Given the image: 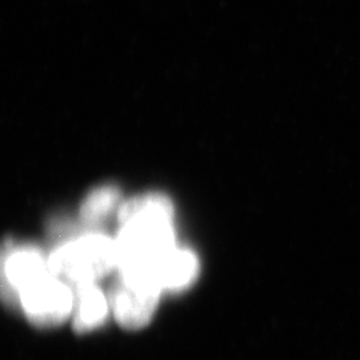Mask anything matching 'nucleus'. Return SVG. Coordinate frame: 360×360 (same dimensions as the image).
<instances>
[{
  "mask_svg": "<svg viewBox=\"0 0 360 360\" xmlns=\"http://www.w3.org/2000/svg\"><path fill=\"white\" fill-rule=\"evenodd\" d=\"M115 243L120 276L158 285L159 269L176 248L172 218L162 214L133 218L122 225Z\"/></svg>",
  "mask_w": 360,
  "mask_h": 360,
  "instance_id": "1",
  "label": "nucleus"
},
{
  "mask_svg": "<svg viewBox=\"0 0 360 360\" xmlns=\"http://www.w3.org/2000/svg\"><path fill=\"white\" fill-rule=\"evenodd\" d=\"M115 269H118L116 243L98 233L69 241L48 259L51 274L69 285L95 283Z\"/></svg>",
  "mask_w": 360,
  "mask_h": 360,
  "instance_id": "2",
  "label": "nucleus"
},
{
  "mask_svg": "<svg viewBox=\"0 0 360 360\" xmlns=\"http://www.w3.org/2000/svg\"><path fill=\"white\" fill-rule=\"evenodd\" d=\"M18 297L28 320L41 328L60 326L72 315V287L51 273L21 289Z\"/></svg>",
  "mask_w": 360,
  "mask_h": 360,
  "instance_id": "3",
  "label": "nucleus"
},
{
  "mask_svg": "<svg viewBox=\"0 0 360 360\" xmlns=\"http://www.w3.org/2000/svg\"><path fill=\"white\" fill-rule=\"evenodd\" d=\"M161 290L157 282L120 276V281L110 296V304L118 324L127 330H139L147 326L157 309Z\"/></svg>",
  "mask_w": 360,
  "mask_h": 360,
  "instance_id": "4",
  "label": "nucleus"
},
{
  "mask_svg": "<svg viewBox=\"0 0 360 360\" xmlns=\"http://www.w3.org/2000/svg\"><path fill=\"white\" fill-rule=\"evenodd\" d=\"M1 294L4 301L12 302L19 292L49 272L48 260L34 246L14 248L11 239L4 240L0 259Z\"/></svg>",
  "mask_w": 360,
  "mask_h": 360,
  "instance_id": "5",
  "label": "nucleus"
},
{
  "mask_svg": "<svg viewBox=\"0 0 360 360\" xmlns=\"http://www.w3.org/2000/svg\"><path fill=\"white\" fill-rule=\"evenodd\" d=\"M74 292L72 326L76 333H84L96 329L108 316V300L94 283L70 285Z\"/></svg>",
  "mask_w": 360,
  "mask_h": 360,
  "instance_id": "6",
  "label": "nucleus"
},
{
  "mask_svg": "<svg viewBox=\"0 0 360 360\" xmlns=\"http://www.w3.org/2000/svg\"><path fill=\"white\" fill-rule=\"evenodd\" d=\"M198 273L196 255L188 250L175 248L159 269L158 282L162 289L181 290L194 282Z\"/></svg>",
  "mask_w": 360,
  "mask_h": 360,
  "instance_id": "7",
  "label": "nucleus"
},
{
  "mask_svg": "<svg viewBox=\"0 0 360 360\" xmlns=\"http://www.w3.org/2000/svg\"><path fill=\"white\" fill-rule=\"evenodd\" d=\"M146 214H162L166 217L173 218V203L166 195L158 193L129 198L120 205L118 221L122 225L133 218Z\"/></svg>",
  "mask_w": 360,
  "mask_h": 360,
  "instance_id": "8",
  "label": "nucleus"
},
{
  "mask_svg": "<svg viewBox=\"0 0 360 360\" xmlns=\"http://www.w3.org/2000/svg\"><path fill=\"white\" fill-rule=\"evenodd\" d=\"M120 198V191L115 186H104L91 191L81 205V218L86 223L102 221L115 209Z\"/></svg>",
  "mask_w": 360,
  "mask_h": 360,
  "instance_id": "9",
  "label": "nucleus"
}]
</instances>
